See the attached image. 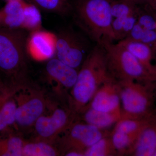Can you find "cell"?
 <instances>
[{
	"mask_svg": "<svg viewBox=\"0 0 156 156\" xmlns=\"http://www.w3.org/2000/svg\"><path fill=\"white\" fill-rule=\"evenodd\" d=\"M111 77L104 49L97 45L88 53L78 71L76 81L68 96L69 108L79 115L88 106L98 89Z\"/></svg>",
	"mask_w": 156,
	"mask_h": 156,
	"instance_id": "obj_1",
	"label": "cell"
},
{
	"mask_svg": "<svg viewBox=\"0 0 156 156\" xmlns=\"http://www.w3.org/2000/svg\"><path fill=\"white\" fill-rule=\"evenodd\" d=\"M27 32L0 27V77L11 89L28 81Z\"/></svg>",
	"mask_w": 156,
	"mask_h": 156,
	"instance_id": "obj_2",
	"label": "cell"
},
{
	"mask_svg": "<svg viewBox=\"0 0 156 156\" xmlns=\"http://www.w3.org/2000/svg\"><path fill=\"white\" fill-rule=\"evenodd\" d=\"M112 0H78L75 6L78 23L98 45L115 41L113 30Z\"/></svg>",
	"mask_w": 156,
	"mask_h": 156,
	"instance_id": "obj_3",
	"label": "cell"
},
{
	"mask_svg": "<svg viewBox=\"0 0 156 156\" xmlns=\"http://www.w3.org/2000/svg\"><path fill=\"white\" fill-rule=\"evenodd\" d=\"M102 48L105 51L108 72L117 81L156 82V76L119 43H111Z\"/></svg>",
	"mask_w": 156,
	"mask_h": 156,
	"instance_id": "obj_4",
	"label": "cell"
},
{
	"mask_svg": "<svg viewBox=\"0 0 156 156\" xmlns=\"http://www.w3.org/2000/svg\"><path fill=\"white\" fill-rule=\"evenodd\" d=\"M120 85L121 118H144L153 114L154 83L118 81Z\"/></svg>",
	"mask_w": 156,
	"mask_h": 156,
	"instance_id": "obj_5",
	"label": "cell"
},
{
	"mask_svg": "<svg viewBox=\"0 0 156 156\" xmlns=\"http://www.w3.org/2000/svg\"><path fill=\"white\" fill-rule=\"evenodd\" d=\"M16 122L18 131L34 127L37 120L44 114L48 101L44 93L32 85L29 81L15 87Z\"/></svg>",
	"mask_w": 156,
	"mask_h": 156,
	"instance_id": "obj_6",
	"label": "cell"
},
{
	"mask_svg": "<svg viewBox=\"0 0 156 156\" xmlns=\"http://www.w3.org/2000/svg\"><path fill=\"white\" fill-rule=\"evenodd\" d=\"M41 11L25 0H11L0 10V27L18 29L28 32L41 28Z\"/></svg>",
	"mask_w": 156,
	"mask_h": 156,
	"instance_id": "obj_7",
	"label": "cell"
},
{
	"mask_svg": "<svg viewBox=\"0 0 156 156\" xmlns=\"http://www.w3.org/2000/svg\"><path fill=\"white\" fill-rule=\"evenodd\" d=\"M105 129H100L79 119L61 134L55 142L58 144L60 154L76 151L84 154L85 151L98 141L111 135Z\"/></svg>",
	"mask_w": 156,
	"mask_h": 156,
	"instance_id": "obj_8",
	"label": "cell"
},
{
	"mask_svg": "<svg viewBox=\"0 0 156 156\" xmlns=\"http://www.w3.org/2000/svg\"><path fill=\"white\" fill-rule=\"evenodd\" d=\"M88 45L73 30L63 29L55 35L54 56L65 64L79 70L88 54Z\"/></svg>",
	"mask_w": 156,
	"mask_h": 156,
	"instance_id": "obj_9",
	"label": "cell"
},
{
	"mask_svg": "<svg viewBox=\"0 0 156 156\" xmlns=\"http://www.w3.org/2000/svg\"><path fill=\"white\" fill-rule=\"evenodd\" d=\"M79 116L69 108H55L51 114H44L37 120L34 126L35 139L54 143L58 136L79 119Z\"/></svg>",
	"mask_w": 156,
	"mask_h": 156,
	"instance_id": "obj_10",
	"label": "cell"
},
{
	"mask_svg": "<svg viewBox=\"0 0 156 156\" xmlns=\"http://www.w3.org/2000/svg\"><path fill=\"white\" fill-rule=\"evenodd\" d=\"M78 70L69 66L56 57L48 59L45 68L48 81L55 93L62 96L71 91L77 78Z\"/></svg>",
	"mask_w": 156,
	"mask_h": 156,
	"instance_id": "obj_11",
	"label": "cell"
},
{
	"mask_svg": "<svg viewBox=\"0 0 156 156\" xmlns=\"http://www.w3.org/2000/svg\"><path fill=\"white\" fill-rule=\"evenodd\" d=\"M87 107L105 112L121 113L119 82L112 77L105 81L98 89Z\"/></svg>",
	"mask_w": 156,
	"mask_h": 156,
	"instance_id": "obj_12",
	"label": "cell"
},
{
	"mask_svg": "<svg viewBox=\"0 0 156 156\" xmlns=\"http://www.w3.org/2000/svg\"><path fill=\"white\" fill-rule=\"evenodd\" d=\"M27 51L36 60H48L55 54V34L40 30L30 33Z\"/></svg>",
	"mask_w": 156,
	"mask_h": 156,
	"instance_id": "obj_13",
	"label": "cell"
},
{
	"mask_svg": "<svg viewBox=\"0 0 156 156\" xmlns=\"http://www.w3.org/2000/svg\"><path fill=\"white\" fill-rule=\"evenodd\" d=\"M14 90L8 87L0 96V134L18 131Z\"/></svg>",
	"mask_w": 156,
	"mask_h": 156,
	"instance_id": "obj_14",
	"label": "cell"
},
{
	"mask_svg": "<svg viewBox=\"0 0 156 156\" xmlns=\"http://www.w3.org/2000/svg\"><path fill=\"white\" fill-rule=\"evenodd\" d=\"M156 149V114L143 129L129 155L153 156Z\"/></svg>",
	"mask_w": 156,
	"mask_h": 156,
	"instance_id": "obj_15",
	"label": "cell"
},
{
	"mask_svg": "<svg viewBox=\"0 0 156 156\" xmlns=\"http://www.w3.org/2000/svg\"><path fill=\"white\" fill-rule=\"evenodd\" d=\"M118 43L126 48L150 72L156 76L155 67L152 64V53L149 45L128 38Z\"/></svg>",
	"mask_w": 156,
	"mask_h": 156,
	"instance_id": "obj_16",
	"label": "cell"
},
{
	"mask_svg": "<svg viewBox=\"0 0 156 156\" xmlns=\"http://www.w3.org/2000/svg\"><path fill=\"white\" fill-rule=\"evenodd\" d=\"M83 122L100 129L111 127L120 120L121 113L105 112L87 107L80 114Z\"/></svg>",
	"mask_w": 156,
	"mask_h": 156,
	"instance_id": "obj_17",
	"label": "cell"
},
{
	"mask_svg": "<svg viewBox=\"0 0 156 156\" xmlns=\"http://www.w3.org/2000/svg\"><path fill=\"white\" fill-rule=\"evenodd\" d=\"M24 140L18 131L0 134V156H22Z\"/></svg>",
	"mask_w": 156,
	"mask_h": 156,
	"instance_id": "obj_18",
	"label": "cell"
},
{
	"mask_svg": "<svg viewBox=\"0 0 156 156\" xmlns=\"http://www.w3.org/2000/svg\"><path fill=\"white\" fill-rule=\"evenodd\" d=\"M60 154L59 150L53 143L36 139L24 140L23 156H56Z\"/></svg>",
	"mask_w": 156,
	"mask_h": 156,
	"instance_id": "obj_19",
	"label": "cell"
},
{
	"mask_svg": "<svg viewBox=\"0 0 156 156\" xmlns=\"http://www.w3.org/2000/svg\"><path fill=\"white\" fill-rule=\"evenodd\" d=\"M40 11L64 16L69 14L72 7L68 0H27Z\"/></svg>",
	"mask_w": 156,
	"mask_h": 156,
	"instance_id": "obj_20",
	"label": "cell"
},
{
	"mask_svg": "<svg viewBox=\"0 0 156 156\" xmlns=\"http://www.w3.org/2000/svg\"><path fill=\"white\" fill-rule=\"evenodd\" d=\"M138 13L113 19L112 25L116 41H119L127 37L137 22Z\"/></svg>",
	"mask_w": 156,
	"mask_h": 156,
	"instance_id": "obj_21",
	"label": "cell"
},
{
	"mask_svg": "<svg viewBox=\"0 0 156 156\" xmlns=\"http://www.w3.org/2000/svg\"><path fill=\"white\" fill-rule=\"evenodd\" d=\"M118 155L114 146L111 135L105 136L87 149L84 156H112Z\"/></svg>",
	"mask_w": 156,
	"mask_h": 156,
	"instance_id": "obj_22",
	"label": "cell"
},
{
	"mask_svg": "<svg viewBox=\"0 0 156 156\" xmlns=\"http://www.w3.org/2000/svg\"><path fill=\"white\" fill-rule=\"evenodd\" d=\"M137 5L129 0H112L111 12L113 18L126 17L138 13Z\"/></svg>",
	"mask_w": 156,
	"mask_h": 156,
	"instance_id": "obj_23",
	"label": "cell"
},
{
	"mask_svg": "<svg viewBox=\"0 0 156 156\" xmlns=\"http://www.w3.org/2000/svg\"><path fill=\"white\" fill-rule=\"evenodd\" d=\"M126 38L149 45L150 44H156V31L143 28L136 23Z\"/></svg>",
	"mask_w": 156,
	"mask_h": 156,
	"instance_id": "obj_24",
	"label": "cell"
},
{
	"mask_svg": "<svg viewBox=\"0 0 156 156\" xmlns=\"http://www.w3.org/2000/svg\"><path fill=\"white\" fill-rule=\"evenodd\" d=\"M140 26L145 29L155 30L156 22L151 16L149 15H141L137 17V22Z\"/></svg>",
	"mask_w": 156,
	"mask_h": 156,
	"instance_id": "obj_25",
	"label": "cell"
},
{
	"mask_svg": "<svg viewBox=\"0 0 156 156\" xmlns=\"http://www.w3.org/2000/svg\"><path fill=\"white\" fill-rule=\"evenodd\" d=\"M131 2H133L136 5L140 4V3H142L146 2H151V0H129Z\"/></svg>",
	"mask_w": 156,
	"mask_h": 156,
	"instance_id": "obj_26",
	"label": "cell"
},
{
	"mask_svg": "<svg viewBox=\"0 0 156 156\" xmlns=\"http://www.w3.org/2000/svg\"><path fill=\"white\" fill-rule=\"evenodd\" d=\"M151 2L154 3V4L156 5V0H151Z\"/></svg>",
	"mask_w": 156,
	"mask_h": 156,
	"instance_id": "obj_27",
	"label": "cell"
},
{
	"mask_svg": "<svg viewBox=\"0 0 156 156\" xmlns=\"http://www.w3.org/2000/svg\"><path fill=\"white\" fill-rule=\"evenodd\" d=\"M153 156H156V150L154 152Z\"/></svg>",
	"mask_w": 156,
	"mask_h": 156,
	"instance_id": "obj_28",
	"label": "cell"
},
{
	"mask_svg": "<svg viewBox=\"0 0 156 156\" xmlns=\"http://www.w3.org/2000/svg\"><path fill=\"white\" fill-rule=\"evenodd\" d=\"M11 1V0H6V2H8V1Z\"/></svg>",
	"mask_w": 156,
	"mask_h": 156,
	"instance_id": "obj_29",
	"label": "cell"
},
{
	"mask_svg": "<svg viewBox=\"0 0 156 156\" xmlns=\"http://www.w3.org/2000/svg\"><path fill=\"white\" fill-rule=\"evenodd\" d=\"M156 69V66H155Z\"/></svg>",
	"mask_w": 156,
	"mask_h": 156,
	"instance_id": "obj_30",
	"label": "cell"
}]
</instances>
